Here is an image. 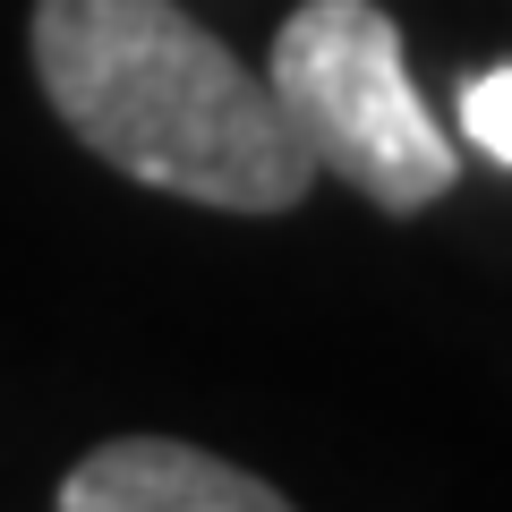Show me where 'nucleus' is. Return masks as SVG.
Returning a JSON list of instances; mask_svg holds the SVG:
<instances>
[{"label": "nucleus", "instance_id": "f257e3e1", "mask_svg": "<svg viewBox=\"0 0 512 512\" xmlns=\"http://www.w3.org/2000/svg\"><path fill=\"white\" fill-rule=\"evenodd\" d=\"M35 86L111 171L222 214H291L316 154L222 35L180 0H35Z\"/></svg>", "mask_w": 512, "mask_h": 512}, {"label": "nucleus", "instance_id": "f03ea898", "mask_svg": "<svg viewBox=\"0 0 512 512\" xmlns=\"http://www.w3.org/2000/svg\"><path fill=\"white\" fill-rule=\"evenodd\" d=\"M265 86L308 137L316 171L384 214H419L453 188V137L402 69V35L376 0H299L274 35Z\"/></svg>", "mask_w": 512, "mask_h": 512}, {"label": "nucleus", "instance_id": "7ed1b4c3", "mask_svg": "<svg viewBox=\"0 0 512 512\" xmlns=\"http://www.w3.org/2000/svg\"><path fill=\"white\" fill-rule=\"evenodd\" d=\"M60 512H299V504L205 444L111 436L60 478Z\"/></svg>", "mask_w": 512, "mask_h": 512}, {"label": "nucleus", "instance_id": "20e7f679", "mask_svg": "<svg viewBox=\"0 0 512 512\" xmlns=\"http://www.w3.org/2000/svg\"><path fill=\"white\" fill-rule=\"evenodd\" d=\"M461 137L487 163H512V69H478L461 86Z\"/></svg>", "mask_w": 512, "mask_h": 512}]
</instances>
